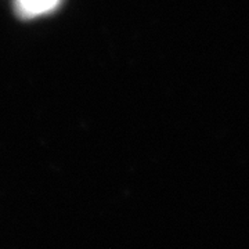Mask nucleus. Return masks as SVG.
<instances>
[{
  "mask_svg": "<svg viewBox=\"0 0 249 249\" xmlns=\"http://www.w3.org/2000/svg\"><path fill=\"white\" fill-rule=\"evenodd\" d=\"M61 0H14V7L21 18L42 17L60 6Z\"/></svg>",
  "mask_w": 249,
  "mask_h": 249,
  "instance_id": "1",
  "label": "nucleus"
}]
</instances>
